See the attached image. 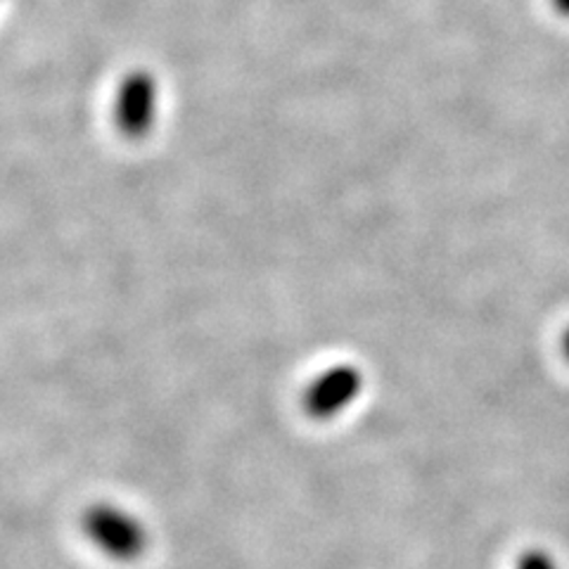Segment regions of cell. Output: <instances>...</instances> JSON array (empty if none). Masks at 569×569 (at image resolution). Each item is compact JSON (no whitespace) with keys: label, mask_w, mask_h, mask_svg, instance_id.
Segmentation results:
<instances>
[{"label":"cell","mask_w":569,"mask_h":569,"mask_svg":"<svg viewBox=\"0 0 569 569\" xmlns=\"http://www.w3.org/2000/svg\"><path fill=\"white\" fill-rule=\"evenodd\" d=\"M83 529L107 558L138 560L148 548V531L133 515L114 506H96L83 518Z\"/></svg>","instance_id":"cell-1"},{"label":"cell","mask_w":569,"mask_h":569,"mask_svg":"<svg viewBox=\"0 0 569 569\" xmlns=\"http://www.w3.org/2000/svg\"><path fill=\"white\" fill-rule=\"evenodd\" d=\"M154 100H157V88L152 77L146 74V71L129 74V79L121 83L119 102H117L121 129L131 136L146 131L154 117Z\"/></svg>","instance_id":"cell-2"},{"label":"cell","mask_w":569,"mask_h":569,"mask_svg":"<svg viewBox=\"0 0 569 569\" xmlns=\"http://www.w3.org/2000/svg\"><path fill=\"white\" fill-rule=\"evenodd\" d=\"M361 376L353 368H335L309 389V408L316 416H332L347 408L361 391Z\"/></svg>","instance_id":"cell-3"},{"label":"cell","mask_w":569,"mask_h":569,"mask_svg":"<svg viewBox=\"0 0 569 569\" xmlns=\"http://www.w3.org/2000/svg\"><path fill=\"white\" fill-rule=\"evenodd\" d=\"M518 569H558L553 556H548L546 550H529L518 562Z\"/></svg>","instance_id":"cell-4"},{"label":"cell","mask_w":569,"mask_h":569,"mask_svg":"<svg viewBox=\"0 0 569 569\" xmlns=\"http://www.w3.org/2000/svg\"><path fill=\"white\" fill-rule=\"evenodd\" d=\"M553 6H556V10H558L560 14L569 17V0H553Z\"/></svg>","instance_id":"cell-5"},{"label":"cell","mask_w":569,"mask_h":569,"mask_svg":"<svg viewBox=\"0 0 569 569\" xmlns=\"http://www.w3.org/2000/svg\"><path fill=\"white\" fill-rule=\"evenodd\" d=\"M562 349H565V356H567V361H569V328H567V332L562 337Z\"/></svg>","instance_id":"cell-6"}]
</instances>
